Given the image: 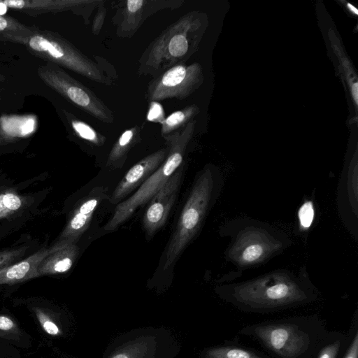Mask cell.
Wrapping results in <instances>:
<instances>
[{"mask_svg":"<svg viewBox=\"0 0 358 358\" xmlns=\"http://www.w3.org/2000/svg\"><path fill=\"white\" fill-rule=\"evenodd\" d=\"M227 301L247 311L271 312L313 301L315 288L306 266L278 269L220 287Z\"/></svg>","mask_w":358,"mask_h":358,"instance_id":"6da1fadb","label":"cell"},{"mask_svg":"<svg viewBox=\"0 0 358 358\" xmlns=\"http://www.w3.org/2000/svg\"><path fill=\"white\" fill-rule=\"evenodd\" d=\"M220 234L229 241L224 252L226 260L240 271L266 263L292 244L285 232L250 217L227 221Z\"/></svg>","mask_w":358,"mask_h":358,"instance_id":"7a4b0ae2","label":"cell"},{"mask_svg":"<svg viewBox=\"0 0 358 358\" xmlns=\"http://www.w3.org/2000/svg\"><path fill=\"white\" fill-rule=\"evenodd\" d=\"M206 22L203 15L190 11L169 25L141 54L137 73L155 77L185 63L197 50Z\"/></svg>","mask_w":358,"mask_h":358,"instance_id":"3957f363","label":"cell"},{"mask_svg":"<svg viewBox=\"0 0 358 358\" xmlns=\"http://www.w3.org/2000/svg\"><path fill=\"white\" fill-rule=\"evenodd\" d=\"M224 180L220 171L205 168L196 178L165 251L163 267L170 268L201 227L208 211L218 199Z\"/></svg>","mask_w":358,"mask_h":358,"instance_id":"277c9868","label":"cell"},{"mask_svg":"<svg viewBox=\"0 0 358 358\" xmlns=\"http://www.w3.org/2000/svg\"><path fill=\"white\" fill-rule=\"evenodd\" d=\"M2 36L4 39L24 45L34 55L48 62L68 69L101 85L114 84L96 62L58 34L36 29L30 34H5Z\"/></svg>","mask_w":358,"mask_h":358,"instance_id":"5b68a950","label":"cell"},{"mask_svg":"<svg viewBox=\"0 0 358 358\" xmlns=\"http://www.w3.org/2000/svg\"><path fill=\"white\" fill-rule=\"evenodd\" d=\"M195 122L192 120L182 130L164 137L169 148L165 160L134 194L117 204L112 217L104 226L105 231L115 230L139 207L150 201L180 166L187 147L192 138Z\"/></svg>","mask_w":358,"mask_h":358,"instance_id":"8992f818","label":"cell"},{"mask_svg":"<svg viewBox=\"0 0 358 358\" xmlns=\"http://www.w3.org/2000/svg\"><path fill=\"white\" fill-rule=\"evenodd\" d=\"M38 74L47 85L80 109L101 122L113 123L114 114L103 101L58 65L47 62L38 68Z\"/></svg>","mask_w":358,"mask_h":358,"instance_id":"52a82bcc","label":"cell"},{"mask_svg":"<svg viewBox=\"0 0 358 358\" xmlns=\"http://www.w3.org/2000/svg\"><path fill=\"white\" fill-rule=\"evenodd\" d=\"M255 337L277 358H301L311 347L310 335L291 322H269L243 330Z\"/></svg>","mask_w":358,"mask_h":358,"instance_id":"ba28073f","label":"cell"},{"mask_svg":"<svg viewBox=\"0 0 358 358\" xmlns=\"http://www.w3.org/2000/svg\"><path fill=\"white\" fill-rule=\"evenodd\" d=\"M203 79L199 64L180 63L153 77L148 83L145 96L150 102L169 99L182 100L199 88Z\"/></svg>","mask_w":358,"mask_h":358,"instance_id":"9c48e42d","label":"cell"},{"mask_svg":"<svg viewBox=\"0 0 358 358\" xmlns=\"http://www.w3.org/2000/svg\"><path fill=\"white\" fill-rule=\"evenodd\" d=\"M184 2V0L120 1L112 17L116 35L121 38H129L150 16L163 10L177 9Z\"/></svg>","mask_w":358,"mask_h":358,"instance_id":"30bf717a","label":"cell"},{"mask_svg":"<svg viewBox=\"0 0 358 358\" xmlns=\"http://www.w3.org/2000/svg\"><path fill=\"white\" fill-rule=\"evenodd\" d=\"M182 176V168L180 166L150 199L143 220V228L148 236L153 235L166 222L176 201Z\"/></svg>","mask_w":358,"mask_h":358,"instance_id":"8fae6325","label":"cell"},{"mask_svg":"<svg viewBox=\"0 0 358 358\" xmlns=\"http://www.w3.org/2000/svg\"><path fill=\"white\" fill-rule=\"evenodd\" d=\"M336 206L341 220L355 238H358L357 164H350L341 173L336 192Z\"/></svg>","mask_w":358,"mask_h":358,"instance_id":"7c38bea8","label":"cell"},{"mask_svg":"<svg viewBox=\"0 0 358 358\" xmlns=\"http://www.w3.org/2000/svg\"><path fill=\"white\" fill-rule=\"evenodd\" d=\"M106 198L103 187H96L78 204L57 242L53 245L60 248L75 244L90 226L94 213L101 201Z\"/></svg>","mask_w":358,"mask_h":358,"instance_id":"4fadbf2b","label":"cell"},{"mask_svg":"<svg viewBox=\"0 0 358 358\" xmlns=\"http://www.w3.org/2000/svg\"><path fill=\"white\" fill-rule=\"evenodd\" d=\"M101 0H3L6 8L20 10L29 14L72 10L83 17L86 24Z\"/></svg>","mask_w":358,"mask_h":358,"instance_id":"5bb4252c","label":"cell"},{"mask_svg":"<svg viewBox=\"0 0 358 358\" xmlns=\"http://www.w3.org/2000/svg\"><path fill=\"white\" fill-rule=\"evenodd\" d=\"M168 151V147L159 149L130 168L113 192L109 202L118 204L130 192L139 187L164 162Z\"/></svg>","mask_w":358,"mask_h":358,"instance_id":"9a60e30c","label":"cell"},{"mask_svg":"<svg viewBox=\"0 0 358 358\" xmlns=\"http://www.w3.org/2000/svg\"><path fill=\"white\" fill-rule=\"evenodd\" d=\"M51 252V248L38 250L25 259L0 269V285L23 282L37 276L40 262Z\"/></svg>","mask_w":358,"mask_h":358,"instance_id":"2e32d148","label":"cell"},{"mask_svg":"<svg viewBox=\"0 0 358 358\" xmlns=\"http://www.w3.org/2000/svg\"><path fill=\"white\" fill-rule=\"evenodd\" d=\"M78 251V248L76 244L60 248L52 245L50 253L38 266L36 269L37 276L68 271L76 259Z\"/></svg>","mask_w":358,"mask_h":358,"instance_id":"e0dca14e","label":"cell"},{"mask_svg":"<svg viewBox=\"0 0 358 358\" xmlns=\"http://www.w3.org/2000/svg\"><path fill=\"white\" fill-rule=\"evenodd\" d=\"M141 127L135 124L122 133L109 153L108 166L117 168L124 164L129 150L141 141Z\"/></svg>","mask_w":358,"mask_h":358,"instance_id":"ac0fdd59","label":"cell"},{"mask_svg":"<svg viewBox=\"0 0 358 358\" xmlns=\"http://www.w3.org/2000/svg\"><path fill=\"white\" fill-rule=\"evenodd\" d=\"M197 106L192 104L174 111L161 123V135L163 137L182 130L199 113Z\"/></svg>","mask_w":358,"mask_h":358,"instance_id":"d6986e66","label":"cell"},{"mask_svg":"<svg viewBox=\"0 0 358 358\" xmlns=\"http://www.w3.org/2000/svg\"><path fill=\"white\" fill-rule=\"evenodd\" d=\"M64 113L72 130L80 138L95 146H101L105 143L106 138L104 135L71 113L66 111Z\"/></svg>","mask_w":358,"mask_h":358,"instance_id":"ffe728a7","label":"cell"},{"mask_svg":"<svg viewBox=\"0 0 358 358\" xmlns=\"http://www.w3.org/2000/svg\"><path fill=\"white\" fill-rule=\"evenodd\" d=\"M208 355L209 358H268L252 350L231 345L214 348Z\"/></svg>","mask_w":358,"mask_h":358,"instance_id":"44dd1931","label":"cell"},{"mask_svg":"<svg viewBox=\"0 0 358 358\" xmlns=\"http://www.w3.org/2000/svg\"><path fill=\"white\" fill-rule=\"evenodd\" d=\"M22 205V200L13 192H5L0 194V219L6 217L17 210Z\"/></svg>","mask_w":358,"mask_h":358,"instance_id":"7402d4cb","label":"cell"},{"mask_svg":"<svg viewBox=\"0 0 358 358\" xmlns=\"http://www.w3.org/2000/svg\"><path fill=\"white\" fill-rule=\"evenodd\" d=\"M36 29L28 27L10 17L0 15V32L3 34H11L25 35L33 33Z\"/></svg>","mask_w":358,"mask_h":358,"instance_id":"603a6c76","label":"cell"},{"mask_svg":"<svg viewBox=\"0 0 358 358\" xmlns=\"http://www.w3.org/2000/svg\"><path fill=\"white\" fill-rule=\"evenodd\" d=\"M298 218L300 225L303 228H309L314 218V208L311 201H306L299 208Z\"/></svg>","mask_w":358,"mask_h":358,"instance_id":"cb8c5ba5","label":"cell"},{"mask_svg":"<svg viewBox=\"0 0 358 358\" xmlns=\"http://www.w3.org/2000/svg\"><path fill=\"white\" fill-rule=\"evenodd\" d=\"M106 14L107 8L105 5V1L101 0L96 7V11L92 20V31L94 35L99 34L103 26Z\"/></svg>","mask_w":358,"mask_h":358,"instance_id":"d4e9b609","label":"cell"},{"mask_svg":"<svg viewBox=\"0 0 358 358\" xmlns=\"http://www.w3.org/2000/svg\"><path fill=\"white\" fill-rule=\"evenodd\" d=\"M94 61L99 66L106 76L110 79L114 83L117 80V73L115 68L105 58L99 56H93Z\"/></svg>","mask_w":358,"mask_h":358,"instance_id":"484cf974","label":"cell"},{"mask_svg":"<svg viewBox=\"0 0 358 358\" xmlns=\"http://www.w3.org/2000/svg\"><path fill=\"white\" fill-rule=\"evenodd\" d=\"M26 248L10 250L0 253V269L10 266L9 264L24 252Z\"/></svg>","mask_w":358,"mask_h":358,"instance_id":"4316f807","label":"cell"},{"mask_svg":"<svg viewBox=\"0 0 358 358\" xmlns=\"http://www.w3.org/2000/svg\"><path fill=\"white\" fill-rule=\"evenodd\" d=\"M341 341H334L324 345L319 352L317 358H337Z\"/></svg>","mask_w":358,"mask_h":358,"instance_id":"83f0119b","label":"cell"},{"mask_svg":"<svg viewBox=\"0 0 358 358\" xmlns=\"http://www.w3.org/2000/svg\"><path fill=\"white\" fill-rule=\"evenodd\" d=\"M36 315L45 332L50 335L53 336L57 335L59 334V328L52 321L50 320V318L46 315H45L40 310H37Z\"/></svg>","mask_w":358,"mask_h":358,"instance_id":"f1b7e54d","label":"cell"},{"mask_svg":"<svg viewBox=\"0 0 358 358\" xmlns=\"http://www.w3.org/2000/svg\"><path fill=\"white\" fill-rule=\"evenodd\" d=\"M147 118L150 121L159 122L160 124L164 120L163 108L158 102H150Z\"/></svg>","mask_w":358,"mask_h":358,"instance_id":"f546056e","label":"cell"},{"mask_svg":"<svg viewBox=\"0 0 358 358\" xmlns=\"http://www.w3.org/2000/svg\"><path fill=\"white\" fill-rule=\"evenodd\" d=\"M343 358H358V333L356 331Z\"/></svg>","mask_w":358,"mask_h":358,"instance_id":"4dcf8cb0","label":"cell"},{"mask_svg":"<svg viewBox=\"0 0 358 358\" xmlns=\"http://www.w3.org/2000/svg\"><path fill=\"white\" fill-rule=\"evenodd\" d=\"M14 327L13 320L6 316H0V329L8 331Z\"/></svg>","mask_w":358,"mask_h":358,"instance_id":"1f68e13d","label":"cell"},{"mask_svg":"<svg viewBox=\"0 0 358 358\" xmlns=\"http://www.w3.org/2000/svg\"><path fill=\"white\" fill-rule=\"evenodd\" d=\"M352 96L355 101V102L357 103V96H358V93H357V83H355L352 87Z\"/></svg>","mask_w":358,"mask_h":358,"instance_id":"d6a6232c","label":"cell"},{"mask_svg":"<svg viewBox=\"0 0 358 358\" xmlns=\"http://www.w3.org/2000/svg\"><path fill=\"white\" fill-rule=\"evenodd\" d=\"M348 8L350 9V10L351 12H352L353 13H355V14H356V15H357V14H358V10H357V9L355 6H352L351 4L348 3Z\"/></svg>","mask_w":358,"mask_h":358,"instance_id":"836d02e7","label":"cell"},{"mask_svg":"<svg viewBox=\"0 0 358 358\" xmlns=\"http://www.w3.org/2000/svg\"><path fill=\"white\" fill-rule=\"evenodd\" d=\"M113 358H128L126 355H117L116 356H115Z\"/></svg>","mask_w":358,"mask_h":358,"instance_id":"e575fe53","label":"cell"},{"mask_svg":"<svg viewBox=\"0 0 358 358\" xmlns=\"http://www.w3.org/2000/svg\"><path fill=\"white\" fill-rule=\"evenodd\" d=\"M3 77L0 74V80H3Z\"/></svg>","mask_w":358,"mask_h":358,"instance_id":"d590c367","label":"cell"},{"mask_svg":"<svg viewBox=\"0 0 358 358\" xmlns=\"http://www.w3.org/2000/svg\"><path fill=\"white\" fill-rule=\"evenodd\" d=\"M1 143V138H0V144Z\"/></svg>","mask_w":358,"mask_h":358,"instance_id":"8d00e7d4","label":"cell"}]
</instances>
